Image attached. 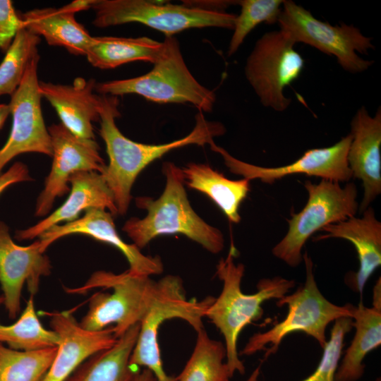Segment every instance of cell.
<instances>
[{
  "instance_id": "cell-1",
  "label": "cell",
  "mask_w": 381,
  "mask_h": 381,
  "mask_svg": "<svg viewBox=\"0 0 381 381\" xmlns=\"http://www.w3.org/2000/svg\"><path fill=\"white\" fill-rule=\"evenodd\" d=\"M97 287L111 289L112 291L92 295L88 310L79 323L90 331H99L113 325L117 339L140 324L157 305L186 296L182 280L178 276L167 275L155 281L150 276L133 274L128 270L117 274L97 271L82 286L66 290L71 294H84Z\"/></svg>"
},
{
  "instance_id": "cell-2",
  "label": "cell",
  "mask_w": 381,
  "mask_h": 381,
  "mask_svg": "<svg viewBox=\"0 0 381 381\" xmlns=\"http://www.w3.org/2000/svg\"><path fill=\"white\" fill-rule=\"evenodd\" d=\"M118 106L116 97L102 95L99 132L109 157V164L100 174L113 194L119 214L128 211L132 186L147 165L174 149L189 145H210L214 137L225 133L221 123L206 120L199 111L193 129L185 137L164 144L137 143L126 138L117 127L115 119L120 116Z\"/></svg>"
},
{
  "instance_id": "cell-3",
  "label": "cell",
  "mask_w": 381,
  "mask_h": 381,
  "mask_svg": "<svg viewBox=\"0 0 381 381\" xmlns=\"http://www.w3.org/2000/svg\"><path fill=\"white\" fill-rule=\"evenodd\" d=\"M166 184L162 195L156 200L148 196L135 198L138 208L146 210L143 219L131 217L122 230L139 249L155 238L181 234L199 243L209 252L217 254L224 246L221 231L206 223L193 210L184 188L182 169L171 162L162 165Z\"/></svg>"
},
{
  "instance_id": "cell-4",
  "label": "cell",
  "mask_w": 381,
  "mask_h": 381,
  "mask_svg": "<svg viewBox=\"0 0 381 381\" xmlns=\"http://www.w3.org/2000/svg\"><path fill=\"white\" fill-rule=\"evenodd\" d=\"M236 249L233 243L227 256L221 258L217 265L216 274L222 282L219 296L207 310L205 317L219 330L224 339L226 363L231 373H245V366L238 356L237 344L243 328L253 321L262 318V303L270 299L279 300L295 286V281L276 276L264 278L257 284V292L246 294L241 284L245 267L235 264Z\"/></svg>"
},
{
  "instance_id": "cell-5",
  "label": "cell",
  "mask_w": 381,
  "mask_h": 381,
  "mask_svg": "<svg viewBox=\"0 0 381 381\" xmlns=\"http://www.w3.org/2000/svg\"><path fill=\"white\" fill-rule=\"evenodd\" d=\"M101 95H140L157 103H189L201 112H211L215 93L202 85L189 71L174 36L165 37L153 68L147 73L127 79L97 83Z\"/></svg>"
},
{
  "instance_id": "cell-6",
  "label": "cell",
  "mask_w": 381,
  "mask_h": 381,
  "mask_svg": "<svg viewBox=\"0 0 381 381\" xmlns=\"http://www.w3.org/2000/svg\"><path fill=\"white\" fill-rule=\"evenodd\" d=\"M303 260L306 267L304 284L277 301V306L288 307L286 316L270 329L253 334L240 352L241 355L250 356L266 350L264 361L277 351L287 335L299 332L312 337L323 349L327 341V326L337 319L351 318L353 304L338 306L327 300L318 286L313 262L307 253L303 255Z\"/></svg>"
},
{
  "instance_id": "cell-7",
  "label": "cell",
  "mask_w": 381,
  "mask_h": 381,
  "mask_svg": "<svg viewBox=\"0 0 381 381\" xmlns=\"http://www.w3.org/2000/svg\"><path fill=\"white\" fill-rule=\"evenodd\" d=\"M92 24L107 28L138 23L174 36L190 28L215 27L233 30L236 15L204 9L183 3L172 4L147 0H92Z\"/></svg>"
},
{
  "instance_id": "cell-8",
  "label": "cell",
  "mask_w": 381,
  "mask_h": 381,
  "mask_svg": "<svg viewBox=\"0 0 381 381\" xmlns=\"http://www.w3.org/2000/svg\"><path fill=\"white\" fill-rule=\"evenodd\" d=\"M308 198L298 213L291 212L284 237L272 250V254L295 267L303 261L302 249L308 239L324 226L354 217L358 210V190L354 183L341 187L339 183L322 179L304 183Z\"/></svg>"
},
{
  "instance_id": "cell-9",
  "label": "cell",
  "mask_w": 381,
  "mask_h": 381,
  "mask_svg": "<svg viewBox=\"0 0 381 381\" xmlns=\"http://www.w3.org/2000/svg\"><path fill=\"white\" fill-rule=\"evenodd\" d=\"M277 23L296 44L302 42L334 56L346 71L358 73L370 67L373 61L358 54H366L374 49L372 38L365 36L352 25H332L321 21L292 1H284Z\"/></svg>"
},
{
  "instance_id": "cell-10",
  "label": "cell",
  "mask_w": 381,
  "mask_h": 381,
  "mask_svg": "<svg viewBox=\"0 0 381 381\" xmlns=\"http://www.w3.org/2000/svg\"><path fill=\"white\" fill-rule=\"evenodd\" d=\"M295 44L281 29L266 32L255 42L245 65L246 78L261 104L277 111L289 107L291 100L284 90L304 67V59Z\"/></svg>"
},
{
  "instance_id": "cell-11",
  "label": "cell",
  "mask_w": 381,
  "mask_h": 381,
  "mask_svg": "<svg viewBox=\"0 0 381 381\" xmlns=\"http://www.w3.org/2000/svg\"><path fill=\"white\" fill-rule=\"evenodd\" d=\"M39 61L37 54L30 60L20 84L11 95L8 105L12 126L6 143L0 149V174L4 167L19 155L35 152L52 155L51 137L41 107Z\"/></svg>"
},
{
  "instance_id": "cell-12",
  "label": "cell",
  "mask_w": 381,
  "mask_h": 381,
  "mask_svg": "<svg viewBox=\"0 0 381 381\" xmlns=\"http://www.w3.org/2000/svg\"><path fill=\"white\" fill-rule=\"evenodd\" d=\"M48 131L52 140V164L37 199V217L47 215L56 198L69 191L68 180L72 174L80 171L102 173L107 165L95 139L78 137L61 123L51 125Z\"/></svg>"
},
{
  "instance_id": "cell-13",
  "label": "cell",
  "mask_w": 381,
  "mask_h": 381,
  "mask_svg": "<svg viewBox=\"0 0 381 381\" xmlns=\"http://www.w3.org/2000/svg\"><path fill=\"white\" fill-rule=\"evenodd\" d=\"M351 139V135L349 133L329 147L309 149L296 161L277 167H259L239 160L214 142L210 147L222 157L231 173L249 181L260 179L263 183L272 184L286 176L306 174L339 183L348 182L353 178L347 162Z\"/></svg>"
},
{
  "instance_id": "cell-14",
  "label": "cell",
  "mask_w": 381,
  "mask_h": 381,
  "mask_svg": "<svg viewBox=\"0 0 381 381\" xmlns=\"http://www.w3.org/2000/svg\"><path fill=\"white\" fill-rule=\"evenodd\" d=\"M51 270L50 260L41 251L39 240L27 246H19L12 239L8 225L0 221V285L10 318L20 312L23 285L26 283L30 296H34L41 277L49 276Z\"/></svg>"
},
{
  "instance_id": "cell-15",
  "label": "cell",
  "mask_w": 381,
  "mask_h": 381,
  "mask_svg": "<svg viewBox=\"0 0 381 381\" xmlns=\"http://www.w3.org/2000/svg\"><path fill=\"white\" fill-rule=\"evenodd\" d=\"M214 297L197 301L187 300L186 296L165 301L155 306L140 323L136 342L132 351L129 364L138 370V367L150 370L157 381H176L168 375L163 368L158 344V332L164 322L172 318L186 321L196 332L204 329L202 322L207 310Z\"/></svg>"
},
{
  "instance_id": "cell-16",
  "label": "cell",
  "mask_w": 381,
  "mask_h": 381,
  "mask_svg": "<svg viewBox=\"0 0 381 381\" xmlns=\"http://www.w3.org/2000/svg\"><path fill=\"white\" fill-rule=\"evenodd\" d=\"M72 234L88 236L118 248L128 260V271L131 274L150 276L163 272V263L159 257L145 255L135 245L127 243L120 237L113 215L105 209L90 208L81 218L53 226L39 236L41 251L44 253L57 239Z\"/></svg>"
},
{
  "instance_id": "cell-17",
  "label": "cell",
  "mask_w": 381,
  "mask_h": 381,
  "mask_svg": "<svg viewBox=\"0 0 381 381\" xmlns=\"http://www.w3.org/2000/svg\"><path fill=\"white\" fill-rule=\"evenodd\" d=\"M52 329L59 343L54 358L41 381H65L86 359L111 347L117 341L113 327L90 331L81 327L71 311L52 312Z\"/></svg>"
},
{
  "instance_id": "cell-18",
  "label": "cell",
  "mask_w": 381,
  "mask_h": 381,
  "mask_svg": "<svg viewBox=\"0 0 381 381\" xmlns=\"http://www.w3.org/2000/svg\"><path fill=\"white\" fill-rule=\"evenodd\" d=\"M352 137L347 162L352 176L362 181L364 193L358 207L362 213L381 193V110L374 116L361 107L351 122Z\"/></svg>"
},
{
  "instance_id": "cell-19",
  "label": "cell",
  "mask_w": 381,
  "mask_h": 381,
  "mask_svg": "<svg viewBox=\"0 0 381 381\" xmlns=\"http://www.w3.org/2000/svg\"><path fill=\"white\" fill-rule=\"evenodd\" d=\"M94 78H75L72 85L40 81L39 91L54 108L61 123L75 135L95 139L92 123L99 121L102 95Z\"/></svg>"
},
{
  "instance_id": "cell-20",
  "label": "cell",
  "mask_w": 381,
  "mask_h": 381,
  "mask_svg": "<svg viewBox=\"0 0 381 381\" xmlns=\"http://www.w3.org/2000/svg\"><path fill=\"white\" fill-rule=\"evenodd\" d=\"M71 191L65 202L52 213L33 226L16 231L18 241L32 240L61 222L78 219L80 214L90 208H103L113 216L118 214L113 194L102 174L93 171H80L68 180Z\"/></svg>"
},
{
  "instance_id": "cell-21",
  "label": "cell",
  "mask_w": 381,
  "mask_h": 381,
  "mask_svg": "<svg viewBox=\"0 0 381 381\" xmlns=\"http://www.w3.org/2000/svg\"><path fill=\"white\" fill-rule=\"evenodd\" d=\"M362 217H352L344 221L329 224L320 231L325 232L313 238L318 241L330 238H343L354 246L359 261L357 272H350L345 277L346 284L361 296L365 284L381 265V223L369 206L362 212Z\"/></svg>"
},
{
  "instance_id": "cell-22",
  "label": "cell",
  "mask_w": 381,
  "mask_h": 381,
  "mask_svg": "<svg viewBox=\"0 0 381 381\" xmlns=\"http://www.w3.org/2000/svg\"><path fill=\"white\" fill-rule=\"evenodd\" d=\"M91 1L76 0L58 8H35L20 16L23 27L43 37L48 44L65 48L74 55L85 56L92 36L76 20L75 14L90 9Z\"/></svg>"
},
{
  "instance_id": "cell-23",
  "label": "cell",
  "mask_w": 381,
  "mask_h": 381,
  "mask_svg": "<svg viewBox=\"0 0 381 381\" xmlns=\"http://www.w3.org/2000/svg\"><path fill=\"white\" fill-rule=\"evenodd\" d=\"M351 318L355 334L336 371L334 381H358L364 373V358L381 344V308L360 302L353 305Z\"/></svg>"
},
{
  "instance_id": "cell-24",
  "label": "cell",
  "mask_w": 381,
  "mask_h": 381,
  "mask_svg": "<svg viewBox=\"0 0 381 381\" xmlns=\"http://www.w3.org/2000/svg\"><path fill=\"white\" fill-rule=\"evenodd\" d=\"M139 329L140 324L131 327L111 347L86 359L65 381H132L137 370L129 361Z\"/></svg>"
},
{
  "instance_id": "cell-25",
  "label": "cell",
  "mask_w": 381,
  "mask_h": 381,
  "mask_svg": "<svg viewBox=\"0 0 381 381\" xmlns=\"http://www.w3.org/2000/svg\"><path fill=\"white\" fill-rule=\"evenodd\" d=\"M185 183L207 195L233 223H238V208L250 190L246 179L230 180L206 164L188 163L182 168Z\"/></svg>"
},
{
  "instance_id": "cell-26",
  "label": "cell",
  "mask_w": 381,
  "mask_h": 381,
  "mask_svg": "<svg viewBox=\"0 0 381 381\" xmlns=\"http://www.w3.org/2000/svg\"><path fill=\"white\" fill-rule=\"evenodd\" d=\"M162 42L148 37H92L85 56L99 69H112L133 61L154 64Z\"/></svg>"
},
{
  "instance_id": "cell-27",
  "label": "cell",
  "mask_w": 381,
  "mask_h": 381,
  "mask_svg": "<svg viewBox=\"0 0 381 381\" xmlns=\"http://www.w3.org/2000/svg\"><path fill=\"white\" fill-rule=\"evenodd\" d=\"M197 332L193 351L176 381H229L233 377L226 362V349L211 339L205 329Z\"/></svg>"
},
{
  "instance_id": "cell-28",
  "label": "cell",
  "mask_w": 381,
  "mask_h": 381,
  "mask_svg": "<svg viewBox=\"0 0 381 381\" xmlns=\"http://www.w3.org/2000/svg\"><path fill=\"white\" fill-rule=\"evenodd\" d=\"M0 343L15 350L30 351L56 347L59 337L42 325L35 312L33 296H30L18 320L9 325L0 324Z\"/></svg>"
},
{
  "instance_id": "cell-29",
  "label": "cell",
  "mask_w": 381,
  "mask_h": 381,
  "mask_svg": "<svg viewBox=\"0 0 381 381\" xmlns=\"http://www.w3.org/2000/svg\"><path fill=\"white\" fill-rule=\"evenodd\" d=\"M57 346L19 351L0 343V381H41L56 355Z\"/></svg>"
},
{
  "instance_id": "cell-30",
  "label": "cell",
  "mask_w": 381,
  "mask_h": 381,
  "mask_svg": "<svg viewBox=\"0 0 381 381\" xmlns=\"http://www.w3.org/2000/svg\"><path fill=\"white\" fill-rule=\"evenodd\" d=\"M40 37L22 27L0 64V97L11 95L20 84L30 60L38 54Z\"/></svg>"
},
{
  "instance_id": "cell-31",
  "label": "cell",
  "mask_w": 381,
  "mask_h": 381,
  "mask_svg": "<svg viewBox=\"0 0 381 381\" xmlns=\"http://www.w3.org/2000/svg\"><path fill=\"white\" fill-rule=\"evenodd\" d=\"M284 0H241L240 13L236 16L228 56L234 54L247 35L259 24L277 23Z\"/></svg>"
},
{
  "instance_id": "cell-32",
  "label": "cell",
  "mask_w": 381,
  "mask_h": 381,
  "mask_svg": "<svg viewBox=\"0 0 381 381\" xmlns=\"http://www.w3.org/2000/svg\"><path fill=\"white\" fill-rule=\"evenodd\" d=\"M352 328L351 318H341L334 320L318 365L310 375L301 381H334L344 345V339ZM260 365L252 372L246 381H260L258 377Z\"/></svg>"
},
{
  "instance_id": "cell-33",
  "label": "cell",
  "mask_w": 381,
  "mask_h": 381,
  "mask_svg": "<svg viewBox=\"0 0 381 381\" xmlns=\"http://www.w3.org/2000/svg\"><path fill=\"white\" fill-rule=\"evenodd\" d=\"M23 27L11 0H0V50L6 52L17 32Z\"/></svg>"
},
{
  "instance_id": "cell-34",
  "label": "cell",
  "mask_w": 381,
  "mask_h": 381,
  "mask_svg": "<svg viewBox=\"0 0 381 381\" xmlns=\"http://www.w3.org/2000/svg\"><path fill=\"white\" fill-rule=\"evenodd\" d=\"M31 180L28 167L23 162H15L8 170L0 174V196L10 186Z\"/></svg>"
},
{
  "instance_id": "cell-35",
  "label": "cell",
  "mask_w": 381,
  "mask_h": 381,
  "mask_svg": "<svg viewBox=\"0 0 381 381\" xmlns=\"http://www.w3.org/2000/svg\"><path fill=\"white\" fill-rule=\"evenodd\" d=\"M132 381H157L153 373L148 369L137 370Z\"/></svg>"
},
{
  "instance_id": "cell-36",
  "label": "cell",
  "mask_w": 381,
  "mask_h": 381,
  "mask_svg": "<svg viewBox=\"0 0 381 381\" xmlns=\"http://www.w3.org/2000/svg\"><path fill=\"white\" fill-rule=\"evenodd\" d=\"M373 306L377 308H381V281L380 277L376 282L373 288Z\"/></svg>"
},
{
  "instance_id": "cell-37",
  "label": "cell",
  "mask_w": 381,
  "mask_h": 381,
  "mask_svg": "<svg viewBox=\"0 0 381 381\" xmlns=\"http://www.w3.org/2000/svg\"><path fill=\"white\" fill-rule=\"evenodd\" d=\"M9 115H11V111L8 104H0V129Z\"/></svg>"
},
{
  "instance_id": "cell-38",
  "label": "cell",
  "mask_w": 381,
  "mask_h": 381,
  "mask_svg": "<svg viewBox=\"0 0 381 381\" xmlns=\"http://www.w3.org/2000/svg\"><path fill=\"white\" fill-rule=\"evenodd\" d=\"M4 298L3 296H0V306L1 304H4Z\"/></svg>"
},
{
  "instance_id": "cell-39",
  "label": "cell",
  "mask_w": 381,
  "mask_h": 381,
  "mask_svg": "<svg viewBox=\"0 0 381 381\" xmlns=\"http://www.w3.org/2000/svg\"><path fill=\"white\" fill-rule=\"evenodd\" d=\"M375 381H380V377L377 378Z\"/></svg>"
}]
</instances>
